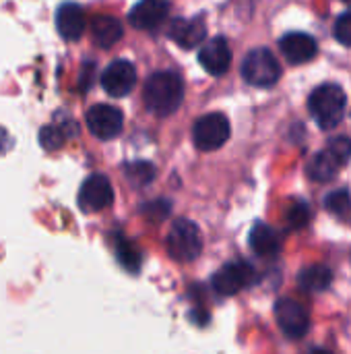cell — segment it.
<instances>
[{"label":"cell","mask_w":351,"mask_h":354,"mask_svg":"<svg viewBox=\"0 0 351 354\" xmlns=\"http://www.w3.org/2000/svg\"><path fill=\"white\" fill-rule=\"evenodd\" d=\"M143 100L149 112L157 116L174 114L182 100H184V83L180 75L172 71H157L153 73L143 89Z\"/></svg>","instance_id":"1"},{"label":"cell","mask_w":351,"mask_h":354,"mask_svg":"<svg viewBox=\"0 0 351 354\" xmlns=\"http://www.w3.org/2000/svg\"><path fill=\"white\" fill-rule=\"evenodd\" d=\"M345 91L335 83H325L317 87L308 97V110L321 129H335L345 114Z\"/></svg>","instance_id":"2"},{"label":"cell","mask_w":351,"mask_h":354,"mask_svg":"<svg viewBox=\"0 0 351 354\" xmlns=\"http://www.w3.org/2000/svg\"><path fill=\"white\" fill-rule=\"evenodd\" d=\"M351 158V139L335 137L329 141L327 149L312 156L308 162V176L317 183H327L335 178L337 170L345 166Z\"/></svg>","instance_id":"3"},{"label":"cell","mask_w":351,"mask_h":354,"mask_svg":"<svg viewBox=\"0 0 351 354\" xmlns=\"http://www.w3.org/2000/svg\"><path fill=\"white\" fill-rule=\"evenodd\" d=\"M201 251H203V236L197 224L190 220L174 222L168 234V253L172 255V259L190 263L201 255Z\"/></svg>","instance_id":"4"},{"label":"cell","mask_w":351,"mask_h":354,"mask_svg":"<svg viewBox=\"0 0 351 354\" xmlns=\"http://www.w3.org/2000/svg\"><path fill=\"white\" fill-rule=\"evenodd\" d=\"M242 77L246 83L257 87H271L281 77V66L271 50L254 48L246 54L242 62Z\"/></svg>","instance_id":"5"},{"label":"cell","mask_w":351,"mask_h":354,"mask_svg":"<svg viewBox=\"0 0 351 354\" xmlns=\"http://www.w3.org/2000/svg\"><path fill=\"white\" fill-rule=\"evenodd\" d=\"M194 145L203 151L219 149L230 139V120L221 112H211L201 116L192 127Z\"/></svg>","instance_id":"6"},{"label":"cell","mask_w":351,"mask_h":354,"mask_svg":"<svg viewBox=\"0 0 351 354\" xmlns=\"http://www.w3.org/2000/svg\"><path fill=\"white\" fill-rule=\"evenodd\" d=\"M254 280H257V272L250 263L232 261V263L223 266L213 276V288L223 297H232V295L240 292L242 288L250 286Z\"/></svg>","instance_id":"7"},{"label":"cell","mask_w":351,"mask_h":354,"mask_svg":"<svg viewBox=\"0 0 351 354\" xmlns=\"http://www.w3.org/2000/svg\"><path fill=\"white\" fill-rule=\"evenodd\" d=\"M124 116L116 106L110 104H95L87 112V129L97 139H114L122 131Z\"/></svg>","instance_id":"8"},{"label":"cell","mask_w":351,"mask_h":354,"mask_svg":"<svg viewBox=\"0 0 351 354\" xmlns=\"http://www.w3.org/2000/svg\"><path fill=\"white\" fill-rule=\"evenodd\" d=\"M275 319L279 330L292 340L304 338L310 328L308 313L302 309V305H298L292 299H279L275 303Z\"/></svg>","instance_id":"9"},{"label":"cell","mask_w":351,"mask_h":354,"mask_svg":"<svg viewBox=\"0 0 351 354\" xmlns=\"http://www.w3.org/2000/svg\"><path fill=\"white\" fill-rule=\"evenodd\" d=\"M114 201V189L103 174H91L79 189V207L87 214L101 212Z\"/></svg>","instance_id":"10"},{"label":"cell","mask_w":351,"mask_h":354,"mask_svg":"<svg viewBox=\"0 0 351 354\" xmlns=\"http://www.w3.org/2000/svg\"><path fill=\"white\" fill-rule=\"evenodd\" d=\"M137 71L128 60H116L101 73V87L112 97H124L134 89Z\"/></svg>","instance_id":"11"},{"label":"cell","mask_w":351,"mask_h":354,"mask_svg":"<svg viewBox=\"0 0 351 354\" xmlns=\"http://www.w3.org/2000/svg\"><path fill=\"white\" fill-rule=\"evenodd\" d=\"M199 62L209 75H215V77L223 75L232 64V50L228 41L223 37L207 39L199 52Z\"/></svg>","instance_id":"12"},{"label":"cell","mask_w":351,"mask_h":354,"mask_svg":"<svg viewBox=\"0 0 351 354\" xmlns=\"http://www.w3.org/2000/svg\"><path fill=\"white\" fill-rule=\"evenodd\" d=\"M170 37L174 44H178L184 50H192L197 46H201L207 37V27L203 23L201 17L194 19H176L170 25Z\"/></svg>","instance_id":"13"},{"label":"cell","mask_w":351,"mask_h":354,"mask_svg":"<svg viewBox=\"0 0 351 354\" xmlns=\"http://www.w3.org/2000/svg\"><path fill=\"white\" fill-rule=\"evenodd\" d=\"M168 0H139L128 15V21L137 29H155L168 17Z\"/></svg>","instance_id":"14"},{"label":"cell","mask_w":351,"mask_h":354,"mask_svg":"<svg viewBox=\"0 0 351 354\" xmlns=\"http://www.w3.org/2000/svg\"><path fill=\"white\" fill-rule=\"evenodd\" d=\"M279 48H281L283 56L288 58V62H292V64H304V62L312 60L319 50L314 37L308 33H300V31L283 35L279 41Z\"/></svg>","instance_id":"15"},{"label":"cell","mask_w":351,"mask_h":354,"mask_svg":"<svg viewBox=\"0 0 351 354\" xmlns=\"http://www.w3.org/2000/svg\"><path fill=\"white\" fill-rule=\"evenodd\" d=\"M56 27L64 39H79L85 31V12L74 2H64L56 10Z\"/></svg>","instance_id":"16"},{"label":"cell","mask_w":351,"mask_h":354,"mask_svg":"<svg viewBox=\"0 0 351 354\" xmlns=\"http://www.w3.org/2000/svg\"><path fill=\"white\" fill-rule=\"evenodd\" d=\"M122 23L112 15H97L91 21V37L99 48H112L122 37Z\"/></svg>","instance_id":"17"},{"label":"cell","mask_w":351,"mask_h":354,"mask_svg":"<svg viewBox=\"0 0 351 354\" xmlns=\"http://www.w3.org/2000/svg\"><path fill=\"white\" fill-rule=\"evenodd\" d=\"M248 243H250V249H252L257 255H261V257H273V255H277L279 249H281V239H279V234H277L271 226H267V224H263V222L254 224V228L250 230Z\"/></svg>","instance_id":"18"},{"label":"cell","mask_w":351,"mask_h":354,"mask_svg":"<svg viewBox=\"0 0 351 354\" xmlns=\"http://www.w3.org/2000/svg\"><path fill=\"white\" fill-rule=\"evenodd\" d=\"M331 282H333V274L325 266H310V268L302 270L298 276L300 288H304L308 292H323L331 286Z\"/></svg>","instance_id":"19"},{"label":"cell","mask_w":351,"mask_h":354,"mask_svg":"<svg viewBox=\"0 0 351 354\" xmlns=\"http://www.w3.org/2000/svg\"><path fill=\"white\" fill-rule=\"evenodd\" d=\"M325 207L337 220L351 224V195L348 191H333L325 197Z\"/></svg>","instance_id":"20"},{"label":"cell","mask_w":351,"mask_h":354,"mask_svg":"<svg viewBox=\"0 0 351 354\" xmlns=\"http://www.w3.org/2000/svg\"><path fill=\"white\" fill-rule=\"evenodd\" d=\"M64 141H66V133L56 124H48L39 133V143L46 149H60L64 145Z\"/></svg>","instance_id":"21"},{"label":"cell","mask_w":351,"mask_h":354,"mask_svg":"<svg viewBox=\"0 0 351 354\" xmlns=\"http://www.w3.org/2000/svg\"><path fill=\"white\" fill-rule=\"evenodd\" d=\"M118 259H120V263H122L128 272H137L139 266H141V255H139V251H137L132 245L124 243V241L118 243Z\"/></svg>","instance_id":"22"},{"label":"cell","mask_w":351,"mask_h":354,"mask_svg":"<svg viewBox=\"0 0 351 354\" xmlns=\"http://www.w3.org/2000/svg\"><path fill=\"white\" fill-rule=\"evenodd\" d=\"M126 170H128L126 174H128L130 183H134V185H147L153 178V166L151 164H145V162L130 164Z\"/></svg>","instance_id":"23"},{"label":"cell","mask_w":351,"mask_h":354,"mask_svg":"<svg viewBox=\"0 0 351 354\" xmlns=\"http://www.w3.org/2000/svg\"><path fill=\"white\" fill-rule=\"evenodd\" d=\"M308 216H310V212H308L306 203H302V201L294 203L290 207V212H288V224H290V228H294V230L302 228L308 222Z\"/></svg>","instance_id":"24"},{"label":"cell","mask_w":351,"mask_h":354,"mask_svg":"<svg viewBox=\"0 0 351 354\" xmlns=\"http://www.w3.org/2000/svg\"><path fill=\"white\" fill-rule=\"evenodd\" d=\"M335 37H337L339 44L351 46V10L337 19V23H335Z\"/></svg>","instance_id":"25"},{"label":"cell","mask_w":351,"mask_h":354,"mask_svg":"<svg viewBox=\"0 0 351 354\" xmlns=\"http://www.w3.org/2000/svg\"><path fill=\"white\" fill-rule=\"evenodd\" d=\"M10 147H12V139H10V135L0 127V156H2V153H6Z\"/></svg>","instance_id":"26"},{"label":"cell","mask_w":351,"mask_h":354,"mask_svg":"<svg viewBox=\"0 0 351 354\" xmlns=\"http://www.w3.org/2000/svg\"><path fill=\"white\" fill-rule=\"evenodd\" d=\"M343 2H345V4H348V6L351 8V0H343Z\"/></svg>","instance_id":"27"}]
</instances>
